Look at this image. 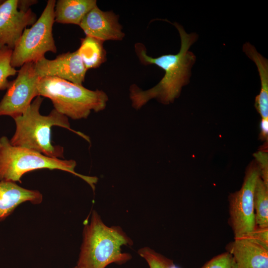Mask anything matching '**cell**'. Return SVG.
I'll use <instances>...</instances> for the list:
<instances>
[{
    "label": "cell",
    "instance_id": "obj_15",
    "mask_svg": "<svg viewBox=\"0 0 268 268\" xmlns=\"http://www.w3.org/2000/svg\"><path fill=\"white\" fill-rule=\"evenodd\" d=\"M96 5L95 0H59L55 7V21L79 25L85 15Z\"/></svg>",
    "mask_w": 268,
    "mask_h": 268
},
{
    "label": "cell",
    "instance_id": "obj_12",
    "mask_svg": "<svg viewBox=\"0 0 268 268\" xmlns=\"http://www.w3.org/2000/svg\"><path fill=\"white\" fill-rule=\"evenodd\" d=\"M226 249L237 268H268V249L247 237L234 239Z\"/></svg>",
    "mask_w": 268,
    "mask_h": 268
},
{
    "label": "cell",
    "instance_id": "obj_4",
    "mask_svg": "<svg viewBox=\"0 0 268 268\" xmlns=\"http://www.w3.org/2000/svg\"><path fill=\"white\" fill-rule=\"evenodd\" d=\"M37 93L50 99L59 113L73 120L86 119L92 111L103 110L108 101L102 90H91L56 77H41Z\"/></svg>",
    "mask_w": 268,
    "mask_h": 268
},
{
    "label": "cell",
    "instance_id": "obj_20",
    "mask_svg": "<svg viewBox=\"0 0 268 268\" xmlns=\"http://www.w3.org/2000/svg\"><path fill=\"white\" fill-rule=\"evenodd\" d=\"M201 268H237L235 261L228 252L218 255L207 262Z\"/></svg>",
    "mask_w": 268,
    "mask_h": 268
},
{
    "label": "cell",
    "instance_id": "obj_21",
    "mask_svg": "<svg viewBox=\"0 0 268 268\" xmlns=\"http://www.w3.org/2000/svg\"><path fill=\"white\" fill-rule=\"evenodd\" d=\"M256 161L258 164L260 171V177L268 185V156L266 151H259L254 154Z\"/></svg>",
    "mask_w": 268,
    "mask_h": 268
},
{
    "label": "cell",
    "instance_id": "obj_23",
    "mask_svg": "<svg viewBox=\"0 0 268 268\" xmlns=\"http://www.w3.org/2000/svg\"><path fill=\"white\" fill-rule=\"evenodd\" d=\"M260 138L262 140H268V119H262L261 122Z\"/></svg>",
    "mask_w": 268,
    "mask_h": 268
},
{
    "label": "cell",
    "instance_id": "obj_13",
    "mask_svg": "<svg viewBox=\"0 0 268 268\" xmlns=\"http://www.w3.org/2000/svg\"><path fill=\"white\" fill-rule=\"evenodd\" d=\"M42 201L43 195L38 190L24 188L14 182L0 181V222L20 204L28 201L38 204Z\"/></svg>",
    "mask_w": 268,
    "mask_h": 268
},
{
    "label": "cell",
    "instance_id": "obj_5",
    "mask_svg": "<svg viewBox=\"0 0 268 268\" xmlns=\"http://www.w3.org/2000/svg\"><path fill=\"white\" fill-rule=\"evenodd\" d=\"M76 162L51 158L37 151L12 145L7 136L0 137V181L21 183L25 173L38 169L60 170L69 172L83 180L95 190L98 178L75 171Z\"/></svg>",
    "mask_w": 268,
    "mask_h": 268
},
{
    "label": "cell",
    "instance_id": "obj_25",
    "mask_svg": "<svg viewBox=\"0 0 268 268\" xmlns=\"http://www.w3.org/2000/svg\"><path fill=\"white\" fill-rule=\"evenodd\" d=\"M81 268L77 266H75V267H72V268Z\"/></svg>",
    "mask_w": 268,
    "mask_h": 268
},
{
    "label": "cell",
    "instance_id": "obj_16",
    "mask_svg": "<svg viewBox=\"0 0 268 268\" xmlns=\"http://www.w3.org/2000/svg\"><path fill=\"white\" fill-rule=\"evenodd\" d=\"M80 40V46L77 51L87 70L98 67L106 61L104 41L88 36Z\"/></svg>",
    "mask_w": 268,
    "mask_h": 268
},
{
    "label": "cell",
    "instance_id": "obj_3",
    "mask_svg": "<svg viewBox=\"0 0 268 268\" xmlns=\"http://www.w3.org/2000/svg\"><path fill=\"white\" fill-rule=\"evenodd\" d=\"M43 100L41 96H37L22 115L13 118L16 130L10 142L12 145L26 148L51 158H64L63 147L52 143V127L67 129L87 140L88 137L72 130L68 118L55 109L49 115H42L39 110Z\"/></svg>",
    "mask_w": 268,
    "mask_h": 268
},
{
    "label": "cell",
    "instance_id": "obj_18",
    "mask_svg": "<svg viewBox=\"0 0 268 268\" xmlns=\"http://www.w3.org/2000/svg\"><path fill=\"white\" fill-rule=\"evenodd\" d=\"M12 50L7 47L0 49V90H6L10 81L8 78L14 76L17 72L15 68L11 65Z\"/></svg>",
    "mask_w": 268,
    "mask_h": 268
},
{
    "label": "cell",
    "instance_id": "obj_2",
    "mask_svg": "<svg viewBox=\"0 0 268 268\" xmlns=\"http://www.w3.org/2000/svg\"><path fill=\"white\" fill-rule=\"evenodd\" d=\"M132 240L119 226L105 225L93 210L90 222L83 229L82 241L76 266L81 268H105L109 264H123L132 259L123 253V246H132Z\"/></svg>",
    "mask_w": 268,
    "mask_h": 268
},
{
    "label": "cell",
    "instance_id": "obj_6",
    "mask_svg": "<svg viewBox=\"0 0 268 268\" xmlns=\"http://www.w3.org/2000/svg\"><path fill=\"white\" fill-rule=\"evenodd\" d=\"M55 0H48L39 18L29 28H25L12 50L11 65L20 67L36 62L48 52H57L52 30L55 21Z\"/></svg>",
    "mask_w": 268,
    "mask_h": 268
},
{
    "label": "cell",
    "instance_id": "obj_9",
    "mask_svg": "<svg viewBox=\"0 0 268 268\" xmlns=\"http://www.w3.org/2000/svg\"><path fill=\"white\" fill-rule=\"evenodd\" d=\"M31 8H18V0H4L0 5V49L7 47L13 50L24 30L37 21Z\"/></svg>",
    "mask_w": 268,
    "mask_h": 268
},
{
    "label": "cell",
    "instance_id": "obj_19",
    "mask_svg": "<svg viewBox=\"0 0 268 268\" xmlns=\"http://www.w3.org/2000/svg\"><path fill=\"white\" fill-rule=\"evenodd\" d=\"M138 254L147 263L149 268H179L173 261L148 247L137 251Z\"/></svg>",
    "mask_w": 268,
    "mask_h": 268
},
{
    "label": "cell",
    "instance_id": "obj_24",
    "mask_svg": "<svg viewBox=\"0 0 268 268\" xmlns=\"http://www.w3.org/2000/svg\"><path fill=\"white\" fill-rule=\"evenodd\" d=\"M37 2V1L35 0H18V8L21 10H28L30 6Z\"/></svg>",
    "mask_w": 268,
    "mask_h": 268
},
{
    "label": "cell",
    "instance_id": "obj_11",
    "mask_svg": "<svg viewBox=\"0 0 268 268\" xmlns=\"http://www.w3.org/2000/svg\"><path fill=\"white\" fill-rule=\"evenodd\" d=\"M86 36L103 41H121L125 37L119 16L112 11H104L97 5L91 9L83 17L79 25Z\"/></svg>",
    "mask_w": 268,
    "mask_h": 268
},
{
    "label": "cell",
    "instance_id": "obj_17",
    "mask_svg": "<svg viewBox=\"0 0 268 268\" xmlns=\"http://www.w3.org/2000/svg\"><path fill=\"white\" fill-rule=\"evenodd\" d=\"M254 202L257 226L268 227V185L260 176L255 186Z\"/></svg>",
    "mask_w": 268,
    "mask_h": 268
},
{
    "label": "cell",
    "instance_id": "obj_26",
    "mask_svg": "<svg viewBox=\"0 0 268 268\" xmlns=\"http://www.w3.org/2000/svg\"><path fill=\"white\" fill-rule=\"evenodd\" d=\"M4 0H0V5L2 3Z\"/></svg>",
    "mask_w": 268,
    "mask_h": 268
},
{
    "label": "cell",
    "instance_id": "obj_14",
    "mask_svg": "<svg viewBox=\"0 0 268 268\" xmlns=\"http://www.w3.org/2000/svg\"><path fill=\"white\" fill-rule=\"evenodd\" d=\"M243 51L256 64L259 72L261 88L255 99V106L262 119H268V61L249 42L243 46Z\"/></svg>",
    "mask_w": 268,
    "mask_h": 268
},
{
    "label": "cell",
    "instance_id": "obj_7",
    "mask_svg": "<svg viewBox=\"0 0 268 268\" xmlns=\"http://www.w3.org/2000/svg\"><path fill=\"white\" fill-rule=\"evenodd\" d=\"M260 176L258 164L253 161L247 168L241 189L229 196V222L234 239L248 236L257 226L254 198Z\"/></svg>",
    "mask_w": 268,
    "mask_h": 268
},
{
    "label": "cell",
    "instance_id": "obj_22",
    "mask_svg": "<svg viewBox=\"0 0 268 268\" xmlns=\"http://www.w3.org/2000/svg\"><path fill=\"white\" fill-rule=\"evenodd\" d=\"M246 237L268 249V227L263 228L257 226L254 230Z\"/></svg>",
    "mask_w": 268,
    "mask_h": 268
},
{
    "label": "cell",
    "instance_id": "obj_1",
    "mask_svg": "<svg viewBox=\"0 0 268 268\" xmlns=\"http://www.w3.org/2000/svg\"><path fill=\"white\" fill-rule=\"evenodd\" d=\"M174 25L179 32L181 48L176 54L163 55L153 58L148 56L145 46L141 43L134 45L135 53L143 65H155L163 69L165 74L157 84L143 90L135 84L130 87V98L132 106L139 109L149 100L156 99L168 104L179 97L182 87L190 81L191 68L196 61V56L189 49L198 38L196 33H187L183 27L177 22Z\"/></svg>",
    "mask_w": 268,
    "mask_h": 268
},
{
    "label": "cell",
    "instance_id": "obj_10",
    "mask_svg": "<svg viewBox=\"0 0 268 268\" xmlns=\"http://www.w3.org/2000/svg\"><path fill=\"white\" fill-rule=\"evenodd\" d=\"M34 63L40 77H56L79 85H82L87 70L77 50L60 54L54 60L44 57Z\"/></svg>",
    "mask_w": 268,
    "mask_h": 268
},
{
    "label": "cell",
    "instance_id": "obj_8",
    "mask_svg": "<svg viewBox=\"0 0 268 268\" xmlns=\"http://www.w3.org/2000/svg\"><path fill=\"white\" fill-rule=\"evenodd\" d=\"M17 73L0 101V116L13 119L22 115L38 96L37 85L41 77L36 73L34 62L24 64Z\"/></svg>",
    "mask_w": 268,
    "mask_h": 268
}]
</instances>
